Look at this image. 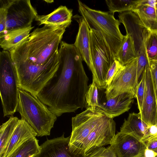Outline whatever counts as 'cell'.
Returning a JSON list of instances; mask_svg holds the SVG:
<instances>
[{
  "label": "cell",
  "mask_w": 157,
  "mask_h": 157,
  "mask_svg": "<svg viewBox=\"0 0 157 157\" xmlns=\"http://www.w3.org/2000/svg\"><path fill=\"white\" fill-rule=\"evenodd\" d=\"M67 27L44 25L36 29L9 51L12 59L39 66L45 64L58 51L59 44Z\"/></svg>",
  "instance_id": "cell-3"
},
{
  "label": "cell",
  "mask_w": 157,
  "mask_h": 157,
  "mask_svg": "<svg viewBox=\"0 0 157 157\" xmlns=\"http://www.w3.org/2000/svg\"><path fill=\"white\" fill-rule=\"evenodd\" d=\"M85 157H117L113 148L110 145L106 148L104 146L93 149Z\"/></svg>",
  "instance_id": "cell-29"
},
{
  "label": "cell",
  "mask_w": 157,
  "mask_h": 157,
  "mask_svg": "<svg viewBox=\"0 0 157 157\" xmlns=\"http://www.w3.org/2000/svg\"><path fill=\"white\" fill-rule=\"evenodd\" d=\"M149 65L157 98V60L149 61Z\"/></svg>",
  "instance_id": "cell-33"
},
{
  "label": "cell",
  "mask_w": 157,
  "mask_h": 157,
  "mask_svg": "<svg viewBox=\"0 0 157 157\" xmlns=\"http://www.w3.org/2000/svg\"><path fill=\"white\" fill-rule=\"evenodd\" d=\"M155 125L157 127V123Z\"/></svg>",
  "instance_id": "cell-41"
},
{
  "label": "cell",
  "mask_w": 157,
  "mask_h": 157,
  "mask_svg": "<svg viewBox=\"0 0 157 157\" xmlns=\"http://www.w3.org/2000/svg\"><path fill=\"white\" fill-rule=\"evenodd\" d=\"M138 57L134 41L128 35L124 37L121 45L115 56L123 65L130 63Z\"/></svg>",
  "instance_id": "cell-22"
},
{
  "label": "cell",
  "mask_w": 157,
  "mask_h": 157,
  "mask_svg": "<svg viewBox=\"0 0 157 157\" xmlns=\"http://www.w3.org/2000/svg\"><path fill=\"white\" fill-rule=\"evenodd\" d=\"M137 57L124 65L106 87L104 93L107 100L125 93H132L135 95L138 83L137 76Z\"/></svg>",
  "instance_id": "cell-10"
},
{
  "label": "cell",
  "mask_w": 157,
  "mask_h": 157,
  "mask_svg": "<svg viewBox=\"0 0 157 157\" xmlns=\"http://www.w3.org/2000/svg\"><path fill=\"white\" fill-rule=\"evenodd\" d=\"M18 88L17 73L10 53L3 50L0 53V93L4 117L13 116L17 111Z\"/></svg>",
  "instance_id": "cell-7"
},
{
  "label": "cell",
  "mask_w": 157,
  "mask_h": 157,
  "mask_svg": "<svg viewBox=\"0 0 157 157\" xmlns=\"http://www.w3.org/2000/svg\"><path fill=\"white\" fill-rule=\"evenodd\" d=\"M144 155L145 157H156L157 154L154 151L146 148L144 152Z\"/></svg>",
  "instance_id": "cell-36"
},
{
  "label": "cell",
  "mask_w": 157,
  "mask_h": 157,
  "mask_svg": "<svg viewBox=\"0 0 157 157\" xmlns=\"http://www.w3.org/2000/svg\"><path fill=\"white\" fill-rule=\"evenodd\" d=\"M144 45L149 61L157 60V32L150 33Z\"/></svg>",
  "instance_id": "cell-26"
},
{
  "label": "cell",
  "mask_w": 157,
  "mask_h": 157,
  "mask_svg": "<svg viewBox=\"0 0 157 157\" xmlns=\"http://www.w3.org/2000/svg\"><path fill=\"white\" fill-rule=\"evenodd\" d=\"M36 136L34 129L25 121L19 119L2 157H10L25 142Z\"/></svg>",
  "instance_id": "cell-17"
},
{
  "label": "cell",
  "mask_w": 157,
  "mask_h": 157,
  "mask_svg": "<svg viewBox=\"0 0 157 157\" xmlns=\"http://www.w3.org/2000/svg\"><path fill=\"white\" fill-rule=\"evenodd\" d=\"M155 152L157 154V148L156 149L155 151Z\"/></svg>",
  "instance_id": "cell-39"
},
{
  "label": "cell",
  "mask_w": 157,
  "mask_h": 157,
  "mask_svg": "<svg viewBox=\"0 0 157 157\" xmlns=\"http://www.w3.org/2000/svg\"><path fill=\"white\" fill-rule=\"evenodd\" d=\"M140 1V0H106L105 2L109 10V12L114 15L116 12L121 13L132 11Z\"/></svg>",
  "instance_id": "cell-25"
},
{
  "label": "cell",
  "mask_w": 157,
  "mask_h": 157,
  "mask_svg": "<svg viewBox=\"0 0 157 157\" xmlns=\"http://www.w3.org/2000/svg\"><path fill=\"white\" fill-rule=\"evenodd\" d=\"M12 60L17 73L19 87L36 96L54 75L59 66L58 51L48 63L41 66Z\"/></svg>",
  "instance_id": "cell-5"
},
{
  "label": "cell",
  "mask_w": 157,
  "mask_h": 157,
  "mask_svg": "<svg viewBox=\"0 0 157 157\" xmlns=\"http://www.w3.org/2000/svg\"><path fill=\"white\" fill-rule=\"evenodd\" d=\"M46 2L47 3H51L54 2L53 0H45Z\"/></svg>",
  "instance_id": "cell-37"
},
{
  "label": "cell",
  "mask_w": 157,
  "mask_h": 157,
  "mask_svg": "<svg viewBox=\"0 0 157 157\" xmlns=\"http://www.w3.org/2000/svg\"><path fill=\"white\" fill-rule=\"evenodd\" d=\"M157 0H140L132 10L144 25L151 32H157V15L155 9Z\"/></svg>",
  "instance_id": "cell-19"
},
{
  "label": "cell",
  "mask_w": 157,
  "mask_h": 157,
  "mask_svg": "<svg viewBox=\"0 0 157 157\" xmlns=\"http://www.w3.org/2000/svg\"><path fill=\"white\" fill-rule=\"evenodd\" d=\"M90 48L92 62L91 71L93 80L99 89H105L108 71L115 59L102 33L90 29Z\"/></svg>",
  "instance_id": "cell-8"
},
{
  "label": "cell",
  "mask_w": 157,
  "mask_h": 157,
  "mask_svg": "<svg viewBox=\"0 0 157 157\" xmlns=\"http://www.w3.org/2000/svg\"><path fill=\"white\" fill-rule=\"evenodd\" d=\"M119 20L124 25L126 35L133 40L138 56L141 48L151 32L143 25L138 16L132 11L124 12L119 14Z\"/></svg>",
  "instance_id": "cell-12"
},
{
  "label": "cell",
  "mask_w": 157,
  "mask_h": 157,
  "mask_svg": "<svg viewBox=\"0 0 157 157\" xmlns=\"http://www.w3.org/2000/svg\"><path fill=\"white\" fill-rule=\"evenodd\" d=\"M70 148L84 156L98 147L110 145L115 137L116 123L97 108L87 107L72 118Z\"/></svg>",
  "instance_id": "cell-2"
},
{
  "label": "cell",
  "mask_w": 157,
  "mask_h": 157,
  "mask_svg": "<svg viewBox=\"0 0 157 157\" xmlns=\"http://www.w3.org/2000/svg\"><path fill=\"white\" fill-rule=\"evenodd\" d=\"M155 9H156V12L157 15V2L156 3L155 5Z\"/></svg>",
  "instance_id": "cell-38"
},
{
  "label": "cell",
  "mask_w": 157,
  "mask_h": 157,
  "mask_svg": "<svg viewBox=\"0 0 157 157\" xmlns=\"http://www.w3.org/2000/svg\"><path fill=\"white\" fill-rule=\"evenodd\" d=\"M144 143L147 148L154 151L157 148V136L151 137Z\"/></svg>",
  "instance_id": "cell-34"
},
{
  "label": "cell",
  "mask_w": 157,
  "mask_h": 157,
  "mask_svg": "<svg viewBox=\"0 0 157 157\" xmlns=\"http://www.w3.org/2000/svg\"><path fill=\"white\" fill-rule=\"evenodd\" d=\"M0 35H1L6 30L7 0H0Z\"/></svg>",
  "instance_id": "cell-32"
},
{
  "label": "cell",
  "mask_w": 157,
  "mask_h": 157,
  "mask_svg": "<svg viewBox=\"0 0 157 157\" xmlns=\"http://www.w3.org/2000/svg\"><path fill=\"white\" fill-rule=\"evenodd\" d=\"M78 20V30L74 44L78 50L82 60L91 71L92 62L90 48V28L82 16Z\"/></svg>",
  "instance_id": "cell-18"
},
{
  "label": "cell",
  "mask_w": 157,
  "mask_h": 157,
  "mask_svg": "<svg viewBox=\"0 0 157 157\" xmlns=\"http://www.w3.org/2000/svg\"><path fill=\"white\" fill-rule=\"evenodd\" d=\"M124 66L117 59H115L107 74L105 82L106 87L111 83L118 72Z\"/></svg>",
  "instance_id": "cell-31"
},
{
  "label": "cell",
  "mask_w": 157,
  "mask_h": 157,
  "mask_svg": "<svg viewBox=\"0 0 157 157\" xmlns=\"http://www.w3.org/2000/svg\"><path fill=\"white\" fill-rule=\"evenodd\" d=\"M139 157H145V156H144V154L143 155H142V156H140ZM156 157H157V156H156Z\"/></svg>",
  "instance_id": "cell-40"
},
{
  "label": "cell",
  "mask_w": 157,
  "mask_h": 157,
  "mask_svg": "<svg viewBox=\"0 0 157 157\" xmlns=\"http://www.w3.org/2000/svg\"><path fill=\"white\" fill-rule=\"evenodd\" d=\"M34 26L7 31L0 35V45L4 50L9 51L28 37Z\"/></svg>",
  "instance_id": "cell-21"
},
{
  "label": "cell",
  "mask_w": 157,
  "mask_h": 157,
  "mask_svg": "<svg viewBox=\"0 0 157 157\" xmlns=\"http://www.w3.org/2000/svg\"><path fill=\"white\" fill-rule=\"evenodd\" d=\"M110 146L117 157H139L147 148L146 144L128 134L118 132Z\"/></svg>",
  "instance_id": "cell-14"
},
{
  "label": "cell",
  "mask_w": 157,
  "mask_h": 157,
  "mask_svg": "<svg viewBox=\"0 0 157 157\" xmlns=\"http://www.w3.org/2000/svg\"><path fill=\"white\" fill-rule=\"evenodd\" d=\"M148 132L151 137L157 136V127L156 125H149Z\"/></svg>",
  "instance_id": "cell-35"
},
{
  "label": "cell",
  "mask_w": 157,
  "mask_h": 157,
  "mask_svg": "<svg viewBox=\"0 0 157 157\" xmlns=\"http://www.w3.org/2000/svg\"><path fill=\"white\" fill-rule=\"evenodd\" d=\"M144 43L140 49L138 57L137 64V76L138 82L147 65L149 63Z\"/></svg>",
  "instance_id": "cell-28"
},
{
  "label": "cell",
  "mask_w": 157,
  "mask_h": 157,
  "mask_svg": "<svg viewBox=\"0 0 157 157\" xmlns=\"http://www.w3.org/2000/svg\"><path fill=\"white\" fill-rule=\"evenodd\" d=\"M78 1V11L81 16L90 29L102 33L115 58L124 37L120 30L121 22L119 20L116 19L114 15L109 11L93 9L80 0Z\"/></svg>",
  "instance_id": "cell-6"
},
{
  "label": "cell",
  "mask_w": 157,
  "mask_h": 157,
  "mask_svg": "<svg viewBox=\"0 0 157 157\" xmlns=\"http://www.w3.org/2000/svg\"><path fill=\"white\" fill-rule=\"evenodd\" d=\"M7 12L5 33L32 25L38 15L29 0H7Z\"/></svg>",
  "instance_id": "cell-9"
},
{
  "label": "cell",
  "mask_w": 157,
  "mask_h": 157,
  "mask_svg": "<svg viewBox=\"0 0 157 157\" xmlns=\"http://www.w3.org/2000/svg\"><path fill=\"white\" fill-rule=\"evenodd\" d=\"M16 117L10 116L0 127V157H2L19 120Z\"/></svg>",
  "instance_id": "cell-23"
},
{
  "label": "cell",
  "mask_w": 157,
  "mask_h": 157,
  "mask_svg": "<svg viewBox=\"0 0 157 157\" xmlns=\"http://www.w3.org/2000/svg\"><path fill=\"white\" fill-rule=\"evenodd\" d=\"M148 125L142 120L141 113H130L120 128V132L130 135L144 142L151 137L148 132Z\"/></svg>",
  "instance_id": "cell-16"
},
{
  "label": "cell",
  "mask_w": 157,
  "mask_h": 157,
  "mask_svg": "<svg viewBox=\"0 0 157 157\" xmlns=\"http://www.w3.org/2000/svg\"><path fill=\"white\" fill-rule=\"evenodd\" d=\"M70 136L47 139L40 146V151L33 157H85L71 150L69 146Z\"/></svg>",
  "instance_id": "cell-15"
},
{
  "label": "cell",
  "mask_w": 157,
  "mask_h": 157,
  "mask_svg": "<svg viewBox=\"0 0 157 157\" xmlns=\"http://www.w3.org/2000/svg\"><path fill=\"white\" fill-rule=\"evenodd\" d=\"M135 95L132 93H125L113 98L107 100L104 91L99 94V110L108 117L113 119L131 108Z\"/></svg>",
  "instance_id": "cell-13"
},
{
  "label": "cell",
  "mask_w": 157,
  "mask_h": 157,
  "mask_svg": "<svg viewBox=\"0 0 157 157\" xmlns=\"http://www.w3.org/2000/svg\"><path fill=\"white\" fill-rule=\"evenodd\" d=\"M145 91L141 113L142 120L149 125L157 123V98L149 63L144 70Z\"/></svg>",
  "instance_id": "cell-11"
},
{
  "label": "cell",
  "mask_w": 157,
  "mask_h": 157,
  "mask_svg": "<svg viewBox=\"0 0 157 157\" xmlns=\"http://www.w3.org/2000/svg\"><path fill=\"white\" fill-rule=\"evenodd\" d=\"M145 74L144 71L136 88L135 97L136 98L139 112H141L145 91Z\"/></svg>",
  "instance_id": "cell-30"
},
{
  "label": "cell",
  "mask_w": 157,
  "mask_h": 157,
  "mask_svg": "<svg viewBox=\"0 0 157 157\" xmlns=\"http://www.w3.org/2000/svg\"><path fill=\"white\" fill-rule=\"evenodd\" d=\"M39 140L36 138L29 140L20 145L10 157H33L40 151Z\"/></svg>",
  "instance_id": "cell-24"
},
{
  "label": "cell",
  "mask_w": 157,
  "mask_h": 157,
  "mask_svg": "<svg viewBox=\"0 0 157 157\" xmlns=\"http://www.w3.org/2000/svg\"><path fill=\"white\" fill-rule=\"evenodd\" d=\"M72 10L68 9L66 6H61L49 14L38 15L35 20L39 25L68 27L72 21Z\"/></svg>",
  "instance_id": "cell-20"
},
{
  "label": "cell",
  "mask_w": 157,
  "mask_h": 157,
  "mask_svg": "<svg viewBox=\"0 0 157 157\" xmlns=\"http://www.w3.org/2000/svg\"><path fill=\"white\" fill-rule=\"evenodd\" d=\"M99 89L94 82L92 80V83L89 86L88 90L85 95L86 105L95 110L99 106Z\"/></svg>",
  "instance_id": "cell-27"
},
{
  "label": "cell",
  "mask_w": 157,
  "mask_h": 157,
  "mask_svg": "<svg viewBox=\"0 0 157 157\" xmlns=\"http://www.w3.org/2000/svg\"><path fill=\"white\" fill-rule=\"evenodd\" d=\"M17 111L21 119L34 129L38 136L50 135L57 119L37 96L19 87Z\"/></svg>",
  "instance_id": "cell-4"
},
{
  "label": "cell",
  "mask_w": 157,
  "mask_h": 157,
  "mask_svg": "<svg viewBox=\"0 0 157 157\" xmlns=\"http://www.w3.org/2000/svg\"><path fill=\"white\" fill-rule=\"evenodd\" d=\"M59 66L37 95L57 117L86 106L89 78L82 59L74 44L61 41L58 51Z\"/></svg>",
  "instance_id": "cell-1"
}]
</instances>
